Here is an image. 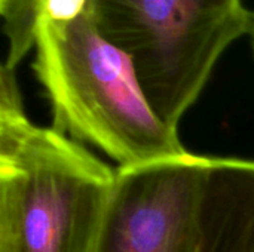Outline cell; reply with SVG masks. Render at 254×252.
Wrapping results in <instances>:
<instances>
[{"label": "cell", "mask_w": 254, "mask_h": 252, "mask_svg": "<svg viewBox=\"0 0 254 252\" xmlns=\"http://www.w3.org/2000/svg\"><path fill=\"white\" fill-rule=\"evenodd\" d=\"M118 171L33 123L15 70L0 74V252H94Z\"/></svg>", "instance_id": "cell-1"}, {"label": "cell", "mask_w": 254, "mask_h": 252, "mask_svg": "<svg viewBox=\"0 0 254 252\" xmlns=\"http://www.w3.org/2000/svg\"><path fill=\"white\" fill-rule=\"evenodd\" d=\"M33 68L54 114V128L95 146L119 169L188 153L179 131L153 111L132 61L106 40L89 15L37 28Z\"/></svg>", "instance_id": "cell-2"}, {"label": "cell", "mask_w": 254, "mask_h": 252, "mask_svg": "<svg viewBox=\"0 0 254 252\" xmlns=\"http://www.w3.org/2000/svg\"><path fill=\"white\" fill-rule=\"evenodd\" d=\"M88 15L128 55L155 114L176 131L220 56L254 25L243 0H88Z\"/></svg>", "instance_id": "cell-3"}, {"label": "cell", "mask_w": 254, "mask_h": 252, "mask_svg": "<svg viewBox=\"0 0 254 252\" xmlns=\"http://www.w3.org/2000/svg\"><path fill=\"white\" fill-rule=\"evenodd\" d=\"M208 160L188 151L118 169L94 252H199Z\"/></svg>", "instance_id": "cell-4"}, {"label": "cell", "mask_w": 254, "mask_h": 252, "mask_svg": "<svg viewBox=\"0 0 254 252\" xmlns=\"http://www.w3.org/2000/svg\"><path fill=\"white\" fill-rule=\"evenodd\" d=\"M199 252H254V160L210 157Z\"/></svg>", "instance_id": "cell-5"}, {"label": "cell", "mask_w": 254, "mask_h": 252, "mask_svg": "<svg viewBox=\"0 0 254 252\" xmlns=\"http://www.w3.org/2000/svg\"><path fill=\"white\" fill-rule=\"evenodd\" d=\"M7 39L4 67L15 70L36 45L40 24H68L88 13V0H0Z\"/></svg>", "instance_id": "cell-6"}, {"label": "cell", "mask_w": 254, "mask_h": 252, "mask_svg": "<svg viewBox=\"0 0 254 252\" xmlns=\"http://www.w3.org/2000/svg\"><path fill=\"white\" fill-rule=\"evenodd\" d=\"M250 36H252V45H253V52H254V25H253V30H252V33H250Z\"/></svg>", "instance_id": "cell-7"}]
</instances>
